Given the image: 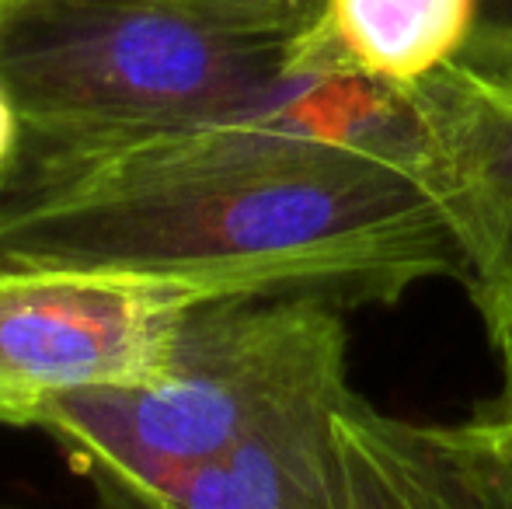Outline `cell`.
Returning a JSON list of instances; mask_svg holds the SVG:
<instances>
[{
    "label": "cell",
    "mask_w": 512,
    "mask_h": 509,
    "mask_svg": "<svg viewBox=\"0 0 512 509\" xmlns=\"http://www.w3.org/2000/svg\"><path fill=\"white\" fill-rule=\"evenodd\" d=\"M338 77L307 35L175 0H0V81L28 136L136 133L255 109Z\"/></svg>",
    "instance_id": "cell-2"
},
{
    "label": "cell",
    "mask_w": 512,
    "mask_h": 509,
    "mask_svg": "<svg viewBox=\"0 0 512 509\" xmlns=\"http://www.w3.org/2000/svg\"><path fill=\"white\" fill-rule=\"evenodd\" d=\"M391 98L488 349L512 377V32L481 25L464 53Z\"/></svg>",
    "instance_id": "cell-4"
},
{
    "label": "cell",
    "mask_w": 512,
    "mask_h": 509,
    "mask_svg": "<svg viewBox=\"0 0 512 509\" xmlns=\"http://www.w3.org/2000/svg\"><path fill=\"white\" fill-rule=\"evenodd\" d=\"M338 509H488L425 422L349 391L331 412Z\"/></svg>",
    "instance_id": "cell-6"
},
{
    "label": "cell",
    "mask_w": 512,
    "mask_h": 509,
    "mask_svg": "<svg viewBox=\"0 0 512 509\" xmlns=\"http://www.w3.org/2000/svg\"><path fill=\"white\" fill-rule=\"evenodd\" d=\"M0 269L175 279L220 300L335 311L460 279L391 91L352 77L182 126L25 133L0 175Z\"/></svg>",
    "instance_id": "cell-1"
},
{
    "label": "cell",
    "mask_w": 512,
    "mask_h": 509,
    "mask_svg": "<svg viewBox=\"0 0 512 509\" xmlns=\"http://www.w3.org/2000/svg\"><path fill=\"white\" fill-rule=\"evenodd\" d=\"M485 0H324L314 42L328 70L398 91L464 53Z\"/></svg>",
    "instance_id": "cell-7"
},
{
    "label": "cell",
    "mask_w": 512,
    "mask_h": 509,
    "mask_svg": "<svg viewBox=\"0 0 512 509\" xmlns=\"http://www.w3.org/2000/svg\"><path fill=\"white\" fill-rule=\"evenodd\" d=\"M216 300L175 279L0 269V422L39 426L63 398L143 384Z\"/></svg>",
    "instance_id": "cell-5"
},
{
    "label": "cell",
    "mask_w": 512,
    "mask_h": 509,
    "mask_svg": "<svg viewBox=\"0 0 512 509\" xmlns=\"http://www.w3.org/2000/svg\"><path fill=\"white\" fill-rule=\"evenodd\" d=\"M349 387L342 311L317 300H216L143 384L63 398L46 429L95 489L168 496L272 419Z\"/></svg>",
    "instance_id": "cell-3"
},
{
    "label": "cell",
    "mask_w": 512,
    "mask_h": 509,
    "mask_svg": "<svg viewBox=\"0 0 512 509\" xmlns=\"http://www.w3.org/2000/svg\"><path fill=\"white\" fill-rule=\"evenodd\" d=\"M175 4L196 7L213 18L258 28V32L307 35L321 18L324 0H175Z\"/></svg>",
    "instance_id": "cell-9"
},
{
    "label": "cell",
    "mask_w": 512,
    "mask_h": 509,
    "mask_svg": "<svg viewBox=\"0 0 512 509\" xmlns=\"http://www.w3.org/2000/svg\"><path fill=\"white\" fill-rule=\"evenodd\" d=\"M21 140H25V119H21L14 98L7 95L4 81H0V175L14 164L21 150Z\"/></svg>",
    "instance_id": "cell-10"
},
{
    "label": "cell",
    "mask_w": 512,
    "mask_h": 509,
    "mask_svg": "<svg viewBox=\"0 0 512 509\" xmlns=\"http://www.w3.org/2000/svg\"><path fill=\"white\" fill-rule=\"evenodd\" d=\"M488 509H512V377L453 422H425Z\"/></svg>",
    "instance_id": "cell-8"
},
{
    "label": "cell",
    "mask_w": 512,
    "mask_h": 509,
    "mask_svg": "<svg viewBox=\"0 0 512 509\" xmlns=\"http://www.w3.org/2000/svg\"><path fill=\"white\" fill-rule=\"evenodd\" d=\"M481 25L509 28V32H512V0H485V14H481Z\"/></svg>",
    "instance_id": "cell-11"
}]
</instances>
